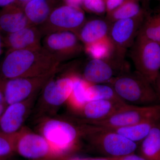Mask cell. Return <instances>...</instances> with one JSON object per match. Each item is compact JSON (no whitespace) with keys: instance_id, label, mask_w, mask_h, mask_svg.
<instances>
[{"instance_id":"cell-10","label":"cell","mask_w":160,"mask_h":160,"mask_svg":"<svg viewBox=\"0 0 160 160\" xmlns=\"http://www.w3.org/2000/svg\"><path fill=\"white\" fill-rule=\"evenodd\" d=\"M146 14L110 24L109 37L114 46L115 55L120 59L125 60L126 52L137 37Z\"/></svg>"},{"instance_id":"cell-21","label":"cell","mask_w":160,"mask_h":160,"mask_svg":"<svg viewBox=\"0 0 160 160\" xmlns=\"http://www.w3.org/2000/svg\"><path fill=\"white\" fill-rule=\"evenodd\" d=\"M89 84L80 75L74 72L73 88L67 103L74 113L79 111L87 103L86 90Z\"/></svg>"},{"instance_id":"cell-14","label":"cell","mask_w":160,"mask_h":160,"mask_svg":"<svg viewBox=\"0 0 160 160\" xmlns=\"http://www.w3.org/2000/svg\"><path fill=\"white\" fill-rule=\"evenodd\" d=\"M36 97L37 95L23 102L7 106L0 117V132L10 134L18 132L24 127Z\"/></svg>"},{"instance_id":"cell-15","label":"cell","mask_w":160,"mask_h":160,"mask_svg":"<svg viewBox=\"0 0 160 160\" xmlns=\"http://www.w3.org/2000/svg\"><path fill=\"white\" fill-rule=\"evenodd\" d=\"M127 104L122 101L94 100L88 102L77 112L80 122L88 123L105 119Z\"/></svg>"},{"instance_id":"cell-24","label":"cell","mask_w":160,"mask_h":160,"mask_svg":"<svg viewBox=\"0 0 160 160\" xmlns=\"http://www.w3.org/2000/svg\"><path fill=\"white\" fill-rule=\"evenodd\" d=\"M138 35L160 43V9L146 13Z\"/></svg>"},{"instance_id":"cell-39","label":"cell","mask_w":160,"mask_h":160,"mask_svg":"<svg viewBox=\"0 0 160 160\" xmlns=\"http://www.w3.org/2000/svg\"><path fill=\"white\" fill-rule=\"evenodd\" d=\"M0 160H4L1 159H0Z\"/></svg>"},{"instance_id":"cell-8","label":"cell","mask_w":160,"mask_h":160,"mask_svg":"<svg viewBox=\"0 0 160 160\" xmlns=\"http://www.w3.org/2000/svg\"><path fill=\"white\" fill-rule=\"evenodd\" d=\"M160 115V104L149 106L127 104L105 119L86 124L113 129L135 125Z\"/></svg>"},{"instance_id":"cell-5","label":"cell","mask_w":160,"mask_h":160,"mask_svg":"<svg viewBox=\"0 0 160 160\" xmlns=\"http://www.w3.org/2000/svg\"><path fill=\"white\" fill-rule=\"evenodd\" d=\"M130 49L135 71L154 85L160 73V44L138 35Z\"/></svg>"},{"instance_id":"cell-12","label":"cell","mask_w":160,"mask_h":160,"mask_svg":"<svg viewBox=\"0 0 160 160\" xmlns=\"http://www.w3.org/2000/svg\"><path fill=\"white\" fill-rule=\"evenodd\" d=\"M56 72L37 77L5 79L4 92L6 105L23 102L36 95Z\"/></svg>"},{"instance_id":"cell-27","label":"cell","mask_w":160,"mask_h":160,"mask_svg":"<svg viewBox=\"0 0 160 160\" xmlns=\"http://www.w3.org/2000/svg\"><path fill=\"white\" fill-rule=\"evenodd\" d=\"M18 132L10 134L0 132V159H9L16 153V143Z\"/></svg>"},{"instance_id":"cell-11","label":"cell","mask_w":160,"mask_h":160,"mask_svg":"<svg viewBox=\"0 0 160 160\" xmlns=\"http://www.w3.org/2000/svg\"><path fill=\"white\" fill-rule=\"evenodd\" d=\"M129 71L125 61L115 56L109 59H91L86 64L81 76L91 84H102Z\"/></svg>"},{"instance_id":"cell-7","label":"cell","mask_w":160,"mask_h":160,"mask_svg":"<svg viewBox=\"0 0 160 160\" xmlns=\"http://www.w3.org/2000/svg\"><path fill=\"white\" fill-rule=\"evenodd\" d=\"M16 153L28 160H63L44 137L24 126L18 132Z\"/></svg>"},{"instance_id":"cell-6","label":"cell","mask_w":160,"mask_h":160,"mask_svg":"<svg viewBox=\"0 0 160 160\" xmlns=\"http://www.w3.org/2000/svg\"><path fill=\"white\" fill-rule=\"evenodd\" d=\"M56 73L41 90L40 107L42 116L46 112H52L67 103L72 91L74 72L58 78H55Z\"/></svg>"},{"instance_id":"cell-36","label":"cell","mask_w":160,"mask_h":160,"mask_svg":"<svg viewBox=\"0 0 160 160\" xmlns=\"http://www.w3.org/2000/svg\"><path fill=\"white\" fill-rule=\"evenodd\" d=\"M4 47H5V45L3 41V38L0 32V57L2 53Z\"/></svg>"},{"instance_id":"cell-37","label":"cell","mask_w":160,"mask_h":160,"mask_svg":"<svg viewBox=\"0 0 160 160\" xmlns=\"http://www.w3.org/2000/svg\"><path fill=\"white\" fill-rule=\"evenodd\" d=\"M6 105H3V104H0V117L2 114L3 112L5 110L6 107Z\"/></svg>"},{"instance_id":"cell-38","label":"cell","mask_w":160,"mask_h":160,"mask_svg":"<svg viewBox=\"0 0 160 160\" xmlns=\"http://www.w3.org/2000/svg\"><path fill=\"white\" fill-rule=\"evenodd\" d=\"M29 1H30V0H18V3H22L23 5V4H24L25 3L27 2H29Z\"/></svg>"},{"instance_id":"cell-18","label":"cell","mask_w":160,"mask_h":160,"mask_svg":"<svg viewBox=\"0 0 160 160\" xmlns=\"http://www.w3.org/2000/svg\"><path fill=\"white\" fill-rule=\"evenodd\" d=\"M110 26V23L107 20H90L85 22L77 35L84 46H86L109 38Z\"/></svg>"},{"instance_id":"cell-40","label":"cell","mask_w":160,"mask_h":160,"mask_svg":"<svg viewBox=\"0 0 160 160\" xmlns=\"http://www.w3.org/2000/svg\"><path fill=\"white\" fill-rule=\"evenodd\" d=\"M9 160V159H8V160Z\"/></svg>"},{"instance_id":"cell-25","label":"cell","mask_w":160,"mask_h":160,"mask_svg":"<svg viewBox=\"0 0 160 160\" xmlns=\"http://www.w3.org/2000/svg\"><path fill=\"white\" fill-rule=\"evenodd\" d=\"M86 98L87 102L94 100L122 101L113 87L108 83H90L86 90Z\"/></svg>"},{"instance_id":"cell-22","label":"cell","mask_w":160,"mask_h":160,"mask_svg":"<svg viewBox=\"0 0 160 160\" xmlns=\"http://www.w3.org/2000/svg\"><path fill=\"white\" fill-rule=\"evenodd\" d=\"M139 154L147 160H160V124L140 143Z\"/></svg>"},{"instance_id":"cell-2","label":"cell","mask_w":160,"mask_h":160,"mask_svg":"<svg viewBox=\"0 0 160 160\" xmlns=\"http://www.w3.org/2000/svg\"><path fill=\"white\" fill-rule=\"evenodd\" d=\"M40 121L38 132L62 159L67 160L79 150L83 141L82 124L76 118L67 119L44 117Z\"/></svg>"},{"instance_id":"cell-29","label":"cell","mask_w":160,"mask_h":160,"mask_svg":"<svg viewBox=\"0 0 160 160\" xmlns=\"http://www.w3.org/2000/svg\"><path fill=\"white\" fill-rule=\"evenodd\" d=\"M126 1V0H105L107 14H109L112 12L119 7Z\"/></svg>"},{"instance_id":"cell-41","label":"cell","mask_w":160,"mask_h":160,"mask_svg":"<svg viewBox=\"0 0 160 160\" xmlns=\"http://www.w3.org/2000/svg\"></svg>"},{"instance_id":"cell-32","label":"cell","mask_w":160,"mask_h":160,"mask_svg":"<svg viewBox=\"0 0 160 160\" xmlns=\"http://www.w3.org/2000/svg\"><path fill=\"white\" fill-rule=\"evenodd\" d=\"M66 5L69 6L81 7L82 6L84 0H63Z\"/></svg>"},{"instance_id":"cell-35","label":"cell","mask_w":160,"mask_h":160,"mask_svg":"<svg viewBox=\"0 0 160 160\" xmlns=\"http://www.w3.org/2000/svg\"><path fill=\"white\" fill-rule=\"evenodd\" d=\"M155 89L156 90L158 95L160 99V73L158 76L156 80L154 85Z\"/></svg>"},{"instance_id":"cell-4","label":"cell","mask_w":160,"mask_h":160,"mask_svg":"<svg viewBox=\"0 0 160 160\" xmlns=\"http://www.w3.org/2000/svg\"><path fill=\"white\" fill-rule=\"evenodd\" d=\"M111 85L122 101L129 105L149 106L160 104L154 86L136 71H129L113 78Z\"/></svg>"},{"instance_id":"cell-31","label":"cell","mask_w":160,"mask_h":160,"mask_svg":"<svg viewBox=\"0 0 160 160\" xmlns=\"http://www.w3.org/2000/svg\"><path fill=\"white\" fill-rule=\"evenodd\" d=\"M5 79L0 77V104L6 105L5 102V97H4V84ZM7 106V105H6Z\"/></svg>"},{"instance_id":"cell-3","label":"cell","mask_w":160,"mask_h":160,"mask_svg":"<svg viewBox=\"0 0 160 160\" xmlns=\"http://www.w3.org/2000/svg\"><path fill=\"white\" fill-rule=\"evenodd\" d=\"M82 140L92 150L106 157L135 153L138 145L107 128L82 123Z\"/></svg>"},{"instance_id":"cell-30","label":"cell","mask_w":160,"mask_h":160,"mask_svg":"<svg viewBox=\"0 0 160 160\" xmlns=\"http://www.w3.org/2000/svg\"><path fill=\"white\" fill-rule=\"evenodd\" d=\"M116 160H147L144 157H143L140 154H135V153L121 157L117 158Z\"/></svg>"},{"instance_id":"cell-1","label":"cell","mask_w":160,"mask_h":160,"mask_svg":"<svg viewBox=\"0 0 160 160\" xmlns=\"http://www.w3.org/2000/svg\"><path fill=\"white\" fill-rule=\"evenodd\" d=\"M61 61L43 46L8 51L1 66L5 79L42 76L58 71Z\"/></svg>"},{"instance_id":"cell-19","label":"cell","mask_w":160,"mask_h":160,"mask_svg":"<svg viewBox=\"0 0 160 160\" xmlns=\"http://www.w3.org/2000/svg\"><path fill=\"white\" fill-rule=\"evenodd\" d=\"M160 124V115L135 125L110 129L138 145L156 126Z\"/></svg>"},{"instance_id":"cell-28","label":"cell","mask_w":160,"mask_h":160,"mask_svg":"<svg viewBox=\"0 0 160 160\" xmlns=\"http://www.w3.org/2000/svg\"><path fill=\"white\" fill-rule=\"evenodd\" d=\"M82 6L87 11L95 14L102 15L106 12L105 0H84Z\"/></svg>"},{"instance_id":"cell-13","label":"cell","mask_w":160,"mask_h":160,"mask_svg":"<svg viewBox=\"0 0 160 160\" xmlns=\"http://www.w3.org/2000/svg\"><path fill=\"white\" fill-rule=\"evenodd\" d=\"M80 42L74 32L56 31L46 35L42 46L62 62L78 55L84 49Z\"/></svg>"},{"instance_id":"cell-34","label":"cell","mask_w":160,"mask_h":160,"mask_svg":"<svg viewBox=\"0 0 160 160\" xmlns=\"http://www.w3.org/2000/svg\"><path fill=\"white\" fill-rule=\"evenodd\" d=\"M117 158L103 157L82 158V160H116Z\"/></svg>"},{"instance_id":"cell-16","label":"cell","mask_w":160,"mask_h":160,"mask_svg":"<svg viewBox=\"0 0 160 160\" xmlns=\"http://www.w3.org/2000/svg\"><path fill=\"white\" fill-rule=\"evenodd\" d=\"M42 33L36 26H29L19 31L6 34L3 38L4 45L8 51L36 49L42 46Z\"/></svg>"},{"instance_id":"cell-20","label":"cell","mask_w":160,"mask_h":160,"mask_svg":"<svg viewBox=\"0 0 160 160\" xmlns=\"http://www.w3.org/2000/svg\"><path fill=\"white\" fill-rule=\"evenodd\" d=\"M22 7L31 26L36 27L46 22L52 11L47 0H30Z\"/></svg>"},{"instance_id":"cell-26","label":"cell","mask_w":160,"mask_h":160,"mask_svg":"<svg viewBox=\"0 0 160 160\" xmlns=\"http://www.w3.org/2000/svg\"><path fill=\"white\" fill-rule=\"evenodd\" d=\"M84 49L91 59H109L115 56L114 46L109 37L84 46Z\"/></svg>"},{"instance_id":"cell-9","label":"cell","mask_w":160,"mask_h":160,"mask_svg":"<svg viewBox=\"0 0 160 160\" xmlns=\"http://www.w3.org/2000/svg\"><path fill=\"white\" fill-rule=\"evenodd\" d=\"M86 22L85 12L81 7L66 5L52 10L40 29L46 35L59 31H71L77 34Z\"/></svg>"},{"instance_id":"cell-33","label":"cell","mask_w":160,"mask_h":160,"mask_svg":"<svg viewBox=\"0 0 160 160\" xmlns=\"http://www.w3.org/2000/svg\"><path fill=\"white\" fill-rule=\"evenodd\" d=\"M18 3V0H0V7H4L5 6Z\"/></svg>"},{"instance_id":"cell-17","label":"cell","mask_w":160,"mask_h":160,"mask_svg":"<svg viewBox=\"0 0 160 160\" xmlns=\"http://www.w3.org/2000/svg\"><path fill=\"white\" fill-rule=\"evenodd\" d=\"M29 26H32L18 3L3 7L0 12V32L10 34Z\"/></svg>"},{"instance_id":"cell-23","label":"cell","mask_w":160,"mask_h":160,"mask_svg":"<svg viewBox=\"0 0 160 160\" xmlns=\"http://www.w3.org/2000/svg\"><path fill=\"white\" fill-rule=\"evenodd\" d=\"M146 13L138 0H126L119 7L107 14V20L111 24L118 20L137 17Z\"/></svg>"}]
</instances>
